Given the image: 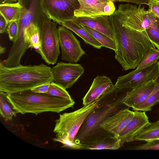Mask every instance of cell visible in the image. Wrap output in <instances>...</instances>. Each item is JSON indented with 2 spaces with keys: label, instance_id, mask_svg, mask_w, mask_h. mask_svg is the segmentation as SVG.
Masks as SVG:
<instances>
[{
  "label": "cell",
  "instance_id": "1",
  "mask_svg": "<svg viewBox=\"0 0 159 159\" xmlns=\"http://www.w3.org/2000/svg\"><path fill=\"white\" fill-rule=\"evenodd\" d=\"M109 18L116 45L115 59L125 70L136 68L147 52L155 47L146 30L138 31L123 26L115 12Z\"/></svg>",
  "mask_w": 159,
  "mask_h": 159
},
{
  "label": "cell",
  "instance_id": "2",
  "mask_svg": "<svg viewBox=\"0 0 159 159\" xmlns=\"http://www.w3.org/2000/svg\"><path fill=\"white\" fill-rule=\"evenodd\" d=\"M130 90L116 88L112 92L99 98L97 106L85 119L74 141L77 143H85L113 136L103 130L100 125L109 117L122 109L129 108L122 101Z\"/></svg>",
  "mask_w": 159,
  "mask_h": 159
},
{
  "label": "cell",
  "instance_id": "3",
  "mask_svg": "<svg viewBox=\"0 0 159 159\" xmlns=\"http://www.w3.org/2000/svg\"><path fill=\"white\" fill-rule=\"evenodd\" d=\"M53 81L52 68L42 63L12 67L0 64V91L8 93L31 90Z\"/></svg>",
  "mask_w": 159,
  "mask_h": 159
},
{
  "label": "cell",
  "instance_id": "4",
  "mask_svg": "<svg viewBox=\"0 0 159 159\" xmlns=\"http://www.w3.org/2000/svg\"><path fill=\"white\" fill-rule=\"evenodd\" d=\"M7 97L14 108L22 114L32 113L37 115L46 112L59 113L73 107L75 103L72 98L35 93L31 90L8 93Z\"/></svg>",
  "mask_w": 159,
  "mask_h": 159
},
{
  "label": "cell",
  "instance_id": "5",
  "mask_svg": "<svg viewBox=\"0 0 159 159\" xmlns=\"http://www.w3.org/2000/svg\"><path fill=\"white\" fill-rule=\"evenodd\" d=\"M115 13L122 25L138 31H143L159 22L150 10H147L141 5L120 4Z\"/></svg>",
  "mask_w": 159,
  "mask_h": 159
},
{
  "label": "cell",
  "instance_id": "6",
  "mask_svg": "<svg viewBox=\"0 0 159 159\" xmlns=\"http://www.w3.org/2000/svg\"><path fill=\"white\" fill-rule=\"evenodd\" d=\"M97 103L98 99L74 111L60 115L59 118L55 120L53 130L56 137L74 142L83 122Z\"/></svg>",
  "mask_w": 159,
  "mask_h": 159
},
{
  "label": "cell",
  "instance_id": "7",
  "mask_svg": "<svg viewBox=\"0 0 159 159\" xmlns=\"http://www.w3.org/2000/svg\"><path fill=\"white\" fill-rule=\"evenodd\" d=\"M40 46L36 52L48 65H54L60 53L58 28L56 23L45 19L39 25Z\"/></svg>",
  "mask_w": 159,
  "mask_h": 159
},
{
  "label": "cell",
  "instance_id": "8",
  "mask_svg": "<svg viewBox=\"0 0 159 159\" xmlns=\"http://www.w3.org/2000/svg\"><path fill=\"white\" fill-rule=\"evenodd\" d=\"M42 11L48 18L61 25L74 16L80 7L78 0H40Z\"/></svg>",
  "mask_w": 159,
  "mask_h": 159
},
{
  "label": "cell",
  "instance_id": "9",
  "mask_svg": "<svg viewBox=\"0 0 159 159\" xmlns=\"http://www.w3.org/2000/svg\"><path fill=\"white\" fill-rule=\"evenodd\" d=\"M159 75V61L143 68L135 70L118 78L115 86L120 89H131L139 85L155 80Z\"/></svg>",
  "mask_w": 159,
  "mask_h": 159
},
{
  "label": "cell",
  "instance_id": "10",
  "mask_svg": "<svg viewBox=\"0 0 159 159\" xmlns=\"http://www.w3.org/2000/svg\"><path fill=\"white\" fill-rule=\"evenodd\" d=\"M58 33L61 59L73 63L77 62L85 54L80 41L71 31L62 25L58 27Z\"/></svg>",
  "mask_w": 159,
  "mask_h": 159
},
{
  "label": "cell",
  "instance_id": "11",
  "mask_svg": "<svg viewBox=\"0 0 159 159\" xmlns=\"http://www.w3.org/2000/svg\"><path fill=\"white\" fill-rule=\"evenodd\" d=\"M53 81L65 89L70 88L84 72L80 64L58 62L52 68Z\"/></svg>",
  "mask_w": 159,
  "mask_h": 159
},
{
  "label": "cell",
  "instance_id": "12",
  "mask_svg": "<svg viewBox=\"0 0 159 159\" xmlns=\"http://www.w3.org/2000/svg\"><path fill=\"white\" fill-rule=\"evenodd\" d=\"M79 8L74 12L78 17H94L99 16H109L116 11L114 2L103 0H78Z\"/></svg>",
  "mask_w": 159,
  "mask_h": 159
},
{
  "label": "cell",
  "instance_id": "13",
  "mask_svg": "<svg viewBox=\"0 0 159 159\" xmlns=\"http://www.w3.org/2000/svg\"><path fill=\"white\" fill-rule=\"evenodd\" d=\"M134 111V117L118 137L121 146L125 143L134 141V138L150 123L145 112Z\"/></svg>",
  "mask_w": 159,
  "mask_h": 159
},
{
  "label": "cell",
  "instance_id": "14",
  "mask_svg": "<svg viewBox=\"0 0 159 159\" xmlns=\"http://www.w3.org/2000/svg\"><path fill=\"white\" fill-rule=\"evenodd\" d=\"M125 108L108 117L100 125L106 132L116 137L134 116V111Z\"/></svg>",
  "mask_w": 159,
  "mask_h": 159
},
{
  "label": "cell",
  "instance_id": "15",
  "mask_svg": "<svg viewBox=\"0 0 159 159\" xmlns=\"http://www.w3.org/2000/svg\"><path fill=\"white\" fill-rule=\"evenodd\" d=\"M111 80L105 76H98L94 79L89 90L83 98L84 105L89 104L100 97L116 89Z\"/></svg>",
  "mask_w": 159,
  "mask_h": 159
},
{
  "label": "cell",
  "instance_id": "16",
  "mask_svg": "<svg viewBox=\"0 0 159 159\" xmlns=\"http://www.w3.org/2000/svg\"><path fill=\"white\" fill-rule=\"evenodd\" d=\"M70 20L78 24L85 25L97 30L114 40V34L109 16L101 15L93 17L74 16Z\"/></svg>",
  "mask_w": 159,
  "mask_h": 159
},
{
  "label": "cell",
  "instance_id": "17",
  "mask_svg": "<svg viewBox=\"0 0 159 159\" xmlns=\"http://www.w3.org/2000/svg\"><path fill=\"white\" fill-rule=\"evenodd\" d=\"M155 80L149 82L128 91L122 102L132 108L145 100L153 91Z\"/></svg>",
  "mask_w": 159,
  "mask_h": 159
},
{
  "label": "cell",
  "instance_id": "18",
  "mask_svg": "<svg viewBox=\"0 0 159 159\" xmlns=\"http://www.w3.org/2000/svg\"><path fill=\"white\" fill-rule=\"evenodd\" d=\"M61 25L73 32L87 44L98 49L103 47V45L88 32L73 20H65Z\"/></svg>",
  "mask_w": 159,
  "mask_h": 159
},
{
  "label": "cell",
  "instance_id": "19",
  "mask_svg": "<svg viewBox=\"0 0 159 159\" xmlns=\"http://www.w3.org/2000/svg\"><path fill=\"white\" fill-rule=\"evenodd\" d=\"M83 149L90 150H117L121 147L120 140L113 136L106 137L94 142L81 143Z\"/></svg>",
  "mask_w": 159,
  "mask_h": 159
},
{
  "label": "cell",
  "instance_id": "20",
  "mask_svg": "<svg viewBox=\"0 0 159 159\" xmlns=\"http://www.w3.org/2000/svg\"><path fill=\"white\" fill-rule=\"evenodd\" d=\"M24 7L19 2L1 4L0 13L8 24L12 21L20 20Z\"/></svg>",
  "mask_w": 159,
  "mask_h": 159
},
{
  "label": "cell",
  "instance_id": "21",
  "mask_svg": "<svg viewBox=\"0 0 159 159\" xmlns=\"http://www.w3.org/2000/svg\"><path fill=\"white\" fill-rule=\"evenodd\" d=\"M24 38L26 42L29 45V48H33L35 51L40 46V31L39 25L33 21L25 29Z\"/></svg>",
  "mask_w": 159,
  "mask_h": 159
},
{
  "label": "cell",
  "instance_id": "22",
  "mask_svg": "<svg viewBox=\"0 0 159 159\" xmlns=\"http://www.w3.org/2000/svg\"><path fill=\"white\" fill-rule=\"evenodd\" d=\"M155 86L150 94L144 101L132 108L134 111H150L152 107L159 103V75L155 80Z\"/></svg>",
  "mask_w": 159,
  "mask_h": 159
},
{
  "label": "cell",
  "instance_id": "23",
  "mask_svg": "<svg viewBox=\"0 0 159 159\" xmlns=\"http://www.w3.org/2000/svg\"><path fill=\"white\" fill-rule=\"evenodd\" d=\"M159 140V120L150 123L134 139V141L150 142Z\"/></svg>",
  "mask_w": 159,
  "mask_h": 159
},
{
  "label": "cell",
  "instance_id": "24",
  "mask_svg": "<svg viewBox=\"0 0 159 159\" xmlns=\"http://www.w3.org/2000/svg\"><path fill=\"white\" fill-rule=\"evenodd\" d=\"M8 94L7 93L0 91V112L5 120H11L18 112L9 101Z\"/></svg>",
  "mask_w": 159,
  "mask_h": 159
},
{
  "label": "cell",
  "instance_id": "25",
  "mask_svg": "<svg viewBox=\"0 0 159 159\" xmlns=\"http://www.w3.org/2000/svg\"><path fill=\"white\" fill-rule=\"evenodd\" d=\"M77 24L88 32L94 38L101 43L103 47L111 49L115 51L116 50V43L113 39L105 34L87 26Z\"/></svg>",
  "mask_w": 159,
  "mask_h": 159
},
{
  "label": "cell",
  "instance_id": "26",
  "mask_svg": "<svg viewBox=\"0 0 159 159\" xmlns=\"http://www.w3.org/2000/svg\"><path fill=\"white\" fill-rule=\"evenodd\" d=\"M159 59V49L151 48L145 53L136 70H139L149 66Z\"/></svg>",
  "mask_w": 159,
  "mask_h": 159
},
{
  "label": "cell",
  "instance_id": "27",
  "mask_svg": "<svg viewBox=\"0 0 159 159\" xmlns=\"http://www.w3.org/2000/svg\"><path fill=\"white\" fill-rule=\"evenodd\" d=\"M47 93L58 97L69 99L72 98L66 89L53 81L50 83Z\"/></svg>",
  "mask_w": 159,
  "mask_h": 159
},
{
  "label": "cell",
  "instance_id": "28",
  "mask_svg": "<svg viewBox=\"0 0 159 159\" xmlns=\"http://www.w3.org/2000/svg\"><path fill=\"white\" fill-rule=\"evenodd\" d=\"M145 30L151 41L159 49V22Z\"/></svg>",
  "mask_w": 159,
  "mask_h": 159
},
{
  "label": "cell",
  "instance_id": "29",
  "mask_svg": "<svg viewBox=\"0 0 159 159\" xmlns=\"http://www.w3.org/2000/svg\"><path fill=\"white\" fill-rule=\"evenodd\" d=\"M19 21H12L9 23L7 25V31L10 40L13 43L16 41L18 35L19 30Z\"/></svg>",
  "mask_w": 159,
  "mask_h": 159
},
{
  "label": "cell",
  "instance_id": "30",
  "mask_svg": "<svg viewBox=\"0 0 159 159\" xmlns=\"http://www.w3.org/2000/svg\"><path fill=\"white\" fill-rule=\"evenodd\" d=\"M52 139L54 141L61 143L63 145L62 146V147H66L74 149H83L81 143H77L75 142H71L66 139L56 137Z\"/></svg>",
  "mask_w": 159,
  "mask_h": 159
},
{
  "label": "cell",
  "instance_id": "31",
  "mask_svg": "<svg viewBox=\"0 0 159 159\" xmlns=\"http://www.w3.org/2000/svg\"><path fill=\"white\" fill-rule=\"evenodd\" d=\"M147 5L156 18L159 20V0H150Z\"/></svg>",
  "mask_w": 159,
  "mask_h": 159
},
{
  "label": "cell",
  "instance_id": "32",
  "mask_svg": "<svg viewBox=\"0 0 159 159\" xmlns=\"http://www.w3.org/2000/svg\"><path fill=\"white\" fill-rule=\"evenodd\" d=\"M50 83L45 84L39 85L33 88L31 90L32 92L35 93H47L48 90Z\"/></svg>",
  "mask_w": 159,
  "mask_h": 159
},
{
  "label": "cell",
  "instance_id": "33",
  "mask_svg": "<svg viewBox=\"0 0 159 159\" xmlns=\"http://www.w3.org/2000/svg\"><path fill=\"white\" fill-rule=\"evenodd\" d=\"M150 0H111L113 2H123L131 3L138 5H147Z\"/></svg>",
  "mask_w": 159,
  "mask_h": 159
},
{
  "label": "cell",
  "instance_id": "34",
  "mask_svg": "<svg viewBox=\"0 0 159 159\" xmlns=\"http://www.w3.org/2000/svg\"><path fill=\"white\" fill-rule=\"evenodd\" d=\"M8 23L4 17L0 15V33L3 34L7 30Z\"/></svg>",
  "mask_w": 159,
  "mask_h": 159
},
{
  "label": "cell",
  "instance_id": "35",
  "mask_svg": "<svg viewBox=\"0 0 159 159\" xmlns=\"http://www.w3.org/2000/svg\"><path fill=\"white\" fill-rule=\"evenodd\" d=\"M6 50V48L5 47H2L1 45L0 46V54L1 55L5 53Z\"/></svg>",
  "mask_w": 159,
  "mask_h": 159
},
{
  "label": "cell",
  "instance_id": "36",
  "mask_svg": "<svg viewBox=\"0 0 159 159\" xmlns=\"http://www.w3.org/2000/svg\"><path fill=\"white\" fill-rule=\"evenodd\" d=\"M103 0L105 1H110V0L111 1V0Z\"/></svg>",
  "mask_w": 159,
  "mask_h": 159
},
{
  "label": "cell",
  "instance_id": "37",
  "mask_svg": "<svg viewBox=\"0 0 159 159\" xmlns=\"http://www.w3.org/2000/svg\"></svg>",
  "mask_w": 159,
  "mask_h": 159
}]
</instances>
